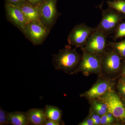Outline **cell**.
Returning <instances> with one entry per match:
<instances>
[{
	"label": "cell",
	"instance_id": "obj_26",
	"mask_svg": "<svg viewBox=\"0 0 125 125\" xmlns=\"http://www.w3.org/2000/svg\"><path fill=\"white\" fill-rule=\"evenodd\" d=\"M78 125H94L93 121L92 120L90 117L86 118L82 122H81Z\"/></svg>",
	"mask_w": 125,
	"mask_h": 125
},
{
	"label": "cell",
	"instance_id": "obj_18",
	"mask_svg": "<svg viewBox=\"0 0 125 125\" xmlns=\"http://www.w3.org/2000/svg\"><path fill=\"white\" fill-rule=\"evenodd\" d=\"M108 45L113 50L119 54L121 58H125V38L118 42H109Z\"/></svg>",
	"mask_w": 125,
	"mask_h": 125
},
{
	"label": "cell",
	"instance_id": "obj_7",
	"mask_svg": "<svg viewBox=\"0 0 125 125\" xmlns=\"http://www.w3.org/2000/svg\"><path fill=\"white\" fill-rule=\"evenodd\" d=\"M50 31L40 21H38L28 23L23 33L33 45L38 46L45 42Z\"/></svg>",
	"mask_w": 125,
	"mask_h": 125
},
{
	"label": "cell",
	"instance_id": "obj_3",
	"mask_svg": "<svg viewBox=\"0 0 125 125\" xmlns=\"http://www.w3.org/2000/svg\"><path fill=\"white\" fill-rule=\"evenodd\" d=\"M102 19L96 27L109 36L114 34L118 25L125 16L111 7H108L102 12Z\"/></svg>",
	"mask_w": 125,
	"mask_h": 125
},
{
	"label": "cell",
	"instance_id": "obj_10",
	"mask_svg": "<svg viewBox=\"0 0 125 125\" xmlns=\"http://www.w3.org/2000/svg\"><path fill=\"white\" fill-rule=\"evenodd\" d=\"M102 69L108 73L114 74L120 69L121 57L114 50L106 51L101 55Z\"/></svg>",
	"mask_w": 125,
	"mask_h": 125
},
{
	"label": "cell",
	"instance_id": "obj_22",
	"mask_svg": "<svg viewBox=\"0 0 125 125\" xmlns=\"http://www.w3.org/2000/svg\"><path fill=\"white\" fill-rule=\"evenodd\" d=\"M5 2L20 7L26 2L25 0H5Z\"/></svg>",
	"mask_w": 125,
	"mask_h": 125
},
{
	"label": "cell",
	"instance_id": "obj_27",
	"mask_svg": "<svg viewBox=\"0 0 125 125\" xmlns=\"http://www.w3.org/2000/svg\"><path fill=\"white\" fill-rule=\"evenodd\" d=\"M61 125L58 122H56L54 121L51 120L47 119L45 125Z\"/></svg>",
	"mask_w": 125,
	"mask_h": 125
},
{
	"label": "cell",
	"instance_id": "obj_4",
	"mask_svg": "<svg viewBox=\"0 0 125 125\" xmlns=\"http://www.w3.org/2000/svg\"><path fill=\"white\" fill-rule=\"evenodd\" d=\"M96 99L106 104L108 111L115 118L122 122H125V105L113 89Z\"/></svg>",
	"mask_w": 125,
	"mask_h": 125
},
{
	"label": "cell",
	"instance_id": "obj_11",
	"mask_svg": "<svg viewBox=\"0 0 125 125\" xmlns=\"http://www.w3.org/2000/svg\"><path fill=\"white\" fill-rule=\"evenodd\" d=\"M113 82L108 80H99L90 89L82 94L81 96L85 97L89 100L93 101L113 89Z\"/></svg>",
	"mask_w": 125,
	"mask_h": 125
},
{
	"label": "cell",
	"instance_id": "obj_29",
	"mask_svg": "<svg viewBox=\"0 0 125 125\" xmlns=\"http://www.w3.org/2000/svg\"><path fill=\"white\" fill-rule=\"evenodd\" d=\"M122 100H123V104H124V105H125V97H124V98H122Z\"/></svg>",
	"mask_w": 125,
	"mask_h": 125
},
{
	"label": "cell",
	"instance_id": "obj_19",
	"mask_svg": "<svg viewBox=\"0 0 125 125\" xmlns=\"http://www.w3.org/2000/svg\"><path fill=\"white\" fill-rule=\"evenodd\" d=\"M114 35L112 37V38L114 41H116L117 39L125 37V22H121L117 28L114 33Z\"/></svg>",
	"mask_w": 125,
	"mask_h": 125
},
{
	"label": "cell",
	"instance_id": "obj_1",
	"mask_svg": "<svg viewBox=\"0 0 125 125\" xmlns=\"http://www.w3.org/2000/svg\"><path fill=\"white\" fill-rule=\"evenodd\" d=\"M81 57L76 48H65L53 55L52 63L55 69L71 74L78 66Z\"/></svg>",
	"mask_w": 125,
	"mask_h": 125
},
{
	"label": "cell",
	"instance_id": "obj_24",
	"mask_svg": "<svg viewBox=\"0 0 125 125\" xmlns=\"http://www.w3.org/2000/svg\"><path fill=\"white\" fill-rule=\"evenodd\" d=\"M45 0H25L26 2L30 5L34 6L39 7L44 2Z\"/></svg>",
	"mask_w": 125,
	"mask_h": 125
},
{
	"label": "cell",
	"instance_id": "obj_15",
	"mask_svg": "<svg viewBox=\"0 0 125 125\" xmlns=\"http://www.w3.org/2000/svg\"><path fill=\"white\" fill-rule=\"evenodd\" d=\"M44 111L47 119L58 122L60 125L62 123V111L59 108L52 105H46Z\"/></svg>",
	"mask_w": 125,
	"mask_h": 125
},
{
	"label": "cell",
	"instance_id": "obj_16",
	"mask_svg": "<svg viewBox=\"0 0 125 125\" xmlns=\"http://www.w3.org/2000/svg\"><path fill=\"white\" fill-rule=\"evenodd\" d=\"M92 103V108L94 112L102 116L108 112L107 105L98 99H95Z\"/></svg>",
	"mask_w": 125,
	"mask_h": 125
},
{
	"label": "cell",
	"instance_id": "obj_8",
	"mask_svg": "<svg viewBox=\"0 0 125 125\" xmlns=\"http://www.w3.org/2000/svg\"><path fill=\"white\" fill-rule=\"evenodd\" d=\"M94 28H92L83 23L76 25L70 32L67 37L69 45L76 48L83 47L85 44Z\"/></svg>",
	"mask_w": 125,
	"mask_h": 125
},
{
	"label": "cell",
	"instance_id": "obj_23",
	"mask_svg": "<svg viewBox=\"0 0 125 125\" xmlns=\"http://www.w3.org/2000/svg\"><path fill=\"white\" fill-rule=\"evenodd\" d=\"M93 113V112H91L90 117L93 121L94 125H101V116L96 114L94 112V113Z\"/></svg>",
	"mask_w": 125,
	"mask_h": 125
},
{
	"label": "cell",
	"instance_id": "obj_21",
	"mask_svg": "<svg viewBox=\"0 0 125 125\" xmlns=\"http://www.w3.org/2000/svg\"><path fill=\"white\" fill-rule=\"evenodd\" d=\"M9 123L8 113L0 107V125H8Z\"/></svg>",
	"mask_w": 125,
	"mask_h": 125
},
{
	"label": "cell",
	"instance_id": "obj_9",
	"mask_svg": "<svg viewBox=\"0 0 125 125\" xmlns=\"http://www.w3.org/2000/svg\"><path fill=\"white\" fill-rule=\"evenodd\" d=\"M4 7L7 20L23 33L29 22L20 7L5 2Z\"/></svg>",
	"mask_w": 125,
	"mask_h": 125
},
{
	"label": "cell",
	"instance_id": "obj_2",
	"mask_svg": "<svg viewBox=\"0 0 125 125\" xmlns=\"http://www.w3.org/2000/svg\"><path fill=\"white\" fill-rule=\"evenodd\" d=\"M83 55L78 66L71 74L82 72L85 76L99 73L102 70L101 55L91 54L83 50Z\"/></svg>",
	"mask_w": 125,
	"mask_h": 125
},
{
	"label": "cell",
	"instance_id": "obj_28",
	"mask_svg": "<svg viewBox=\"0 0 125 125\" xmlns=\"http://www.w3.org/2000/svg\"><path fill=\"white\" fill-rule=\"evenodd\" d=\"M123 74L124 76H125V66L123 68Z\"/></svg>",
	"mask_w": 125,
	"mask_h": 125
},
{
	"label": "cell",
	"instance_id": "obj_14",
	"mask_svg": "<svg viewBox=\"0 0 125 125\" xmlns=\"http://www.w3.org/2000/svg\"><path fill=\"white\" fill-rule=\"evenodd\" d=\"M9 123L13 125H29V121L26 113L16 111L8 113Z\"/></svg>",
	"mask_w": 125,
	"mask_h": 125
},
{
	"label": "cell",
	"instance_id": "obj_20",
	"mask_svg": "<svg viewBox=\"0 0 125 125\" xmlns=\"http://www.w3.org/2000/svg\"><path fill=\"white\" fill-rule=\"evenodd\" d=\"M114 116L110 113H107L106 114L101 116V125H108L112 124L114 122Z\"/></svg>",
	"mask_w": 125,
	"mask_h": 125
},
{
	"label": "cell",
	"instance_id": "obj_31",
	"mask_svg": "<svg viewBox=\"0 0 125 125\" xmlns=\"http://www.w3.org/2000/svg\"><path fill=\"white\" fill-rule=\"evenodd\" d=\"M102 0L103 1V0Z\"/></svg>",
	"mask_w": 125,
	"mask_h": 125
},
{
	"label": "cell",
	"instance_id": "obj_12",
	"mask_svg": "<svg viewBox=\"0 0 125 125\" xmlns=\"http://www.w3.org/2000/svg\"><path fill=\"white\" fill-rule=\"evenodd\" d=\"M30 123L34 125H45L47 120L44 109L33 108L26 112Z\"/></svg>",
	"mask_w": 125,
	"mask_h": 125
},
{
	"label": "cell",
	"instance_id": "obj_30",
	"mask_svg": "<svg viewBox=\"0 0 125 125\" xmlns=\"http://www.w3.org/2000/svg\"><path fill=\"white\" fill-rule=\"evenodd\" d=\"M122 82H123V83H125V78L123 79L121 81Z\"/></svg>",
	"mask_w": 125,
	"mask_h": 125
},
{
	"label": "cell",
	"instance_id": "obj_13",
	"mask_svg": "<svg viewBox=\"0 0 125 125\" xmlns=\"http://www.w3.org/2000/svg\"><path fill=\"white\" fill-rule=\"evenodd\" d=\"M20 7L29 22L40 21L39 6L34 7L26 2Z\"/></svg>",
	"mask_w": 125,
	"mask_h": 125
},
{
	"label": "cell",
	"instance_id": "obj_6",
	"mask_svg": "<svg viewBox=\"0 0 125 125\" xmlns=\"http://www.w3.org/2000/svg\"><path fill=\"white\" fill-rule=\"evenodd\" d=\"M58 0H45L39 6L40 20L50 30L61 15L57 9Z\"/></svg>",
	"mask_w": 125,
	"mask_h": 125
},
{
	"label": "cell",
	"instance_id": "obj_25",
	"mask_svg": "<svg viewBox=\"0 0 125 125\" xmlns=\"http://www.w3.org/2000/svg\"><path fill=\"white\" fill-rule=\"evenodd\" d=\"M118 88L119 92L125 97V83L122 81L119 83L118 85Z\"/></svg>",
	"mask_w": 125,
	"mask_h": 125
},
{
	"label": "cell",
	"instance_id": "obj_17",
	"mask_svg": "<svg viewBox=\"0 0 125 125\" xmlns=\"http://www.w3.org/2000/svg\"><path fill=\"white\" fill-rule=\"evenodd\" d=\"M106 3L108 7L114 9L125 16V0H109Z\"/></svg>",
	"mask_w": 125,
	"mask_h": 125
},
{
	"label": "cell",
	"instance_id": "obj_5",
	"mask_svg": "<svg viewBox=\"0 0 125 125\" xmlns=\"http://www.w3.org/2000/svg\"><path fill=\"white\" fill-rule=\"evenodd\" d=\"M108 36L96 27L87 40L85 46L81 48L88 53L101 55L106 51Z\"/></svg>",
	"mask_w": 125,
	"mask_h": 125
}]
</instances>
